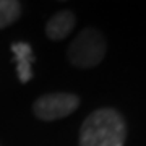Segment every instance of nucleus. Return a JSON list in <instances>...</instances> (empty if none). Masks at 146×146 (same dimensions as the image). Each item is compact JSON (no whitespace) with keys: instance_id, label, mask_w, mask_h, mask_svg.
Masks as SVG:
<instances>
[{"instance_id":"nucleus-6","label":"nucleus","mask_w":146,"mask_h":146,"mask_svg":"<svg viewBox=\"0 0 146 146\" xmlns=\"http://www.w3.org/2000/svg\"><path fill=\"white\" fill-rule=\"evenodd\" d=\"M21 15V3L16 0H0V29L10 26Z\"/></svg>"},{"instance_id":"nucleus-4","label":"nucleus","mask_w":146,"mask_h":146,"mask_svg":"<svg viewBox=\"0 0 146 146\" xmlns=\"http://www.w3.org/2000/svg\"><path fill=\"white\" fill-rule=\"evenodd\" d=\"M75 23H76V18L73 15V11H70V10L58 11V13H55L50 20L47 21V25H46L47 37L52 39V41L65 39L73 31Z\"/></svg>"},{"instance_id":"nucleus-2","label":"nucleus","mask_w":146,"mask_h":146,"mask_svg":"<svg viewBox=\"0 0 146 146\" xmlns=\"http://www.w3.org/2000/svg\"><path fill=\"white\" fill-rule=\"evenodd\" d=\"M68 60L78 68H93L106 55V39L98 29L86 28L68 46Z\"/></svg>"},{"instance_id":"nucleus-3","label":"nucleus","mask_w":146,"mask_h":146,"mask_svg":"<svg viewBox=\"0 0 146 146\" xmlns=\"http://www.w3.org/2000/svg\"><path fill=\"white\" fill-rule=\"evenodd\" d=\"M80 106V98L72 93H52L44 94L34 101L33 112L39 120L54 122L73 114Z\"/></svg>"},{"instance_id":"nucleus-1","label":"nucleus","mask_w":146,"mask_h":146,"mask_svg":"<svg viewBox=\"0 0 146 146\" xmlns=\"http://www.w3.org/2000/svg\"><path fill=\"white\" fill-rule=\"evenodd\" d=\"M127 123L119 110L102 107L84 119L80 130V146H123Z\"/></svg>"},{"instance_id":"nucleus-5","label":"nucleus","mask_w":146,"mask_h":146,"mask_svg":"<svg viewBox=\"0 0 146 146\" xmlns=\"http://www.w3.org/2000/svg\"><path fill=\"white\" fill-rule=\"evenodd\" d=\"M11 52L16 57V72L21 83H28L33 78L31 63L34 62V54L28 42H15L11 44Z\"/></svg>"}]
</instances>
